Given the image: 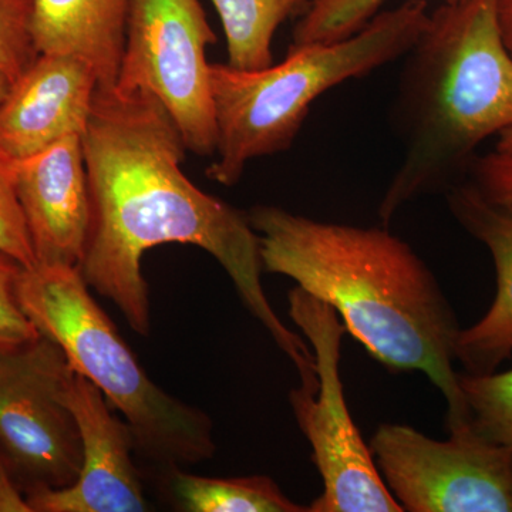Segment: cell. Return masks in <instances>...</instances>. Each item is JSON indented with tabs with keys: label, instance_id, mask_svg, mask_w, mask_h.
I'll return each instance as SVG.
<instances>
[{
	"label": "cell",
	"instance_id": "6da1fadb",
	"mask_svg": "<svg viewBox=\"0 0 512 512\" xmlns=\"http://www.w3.org/2000/svg\"><path fill=\"white\" fill-rule=\"evenodd\" d=\"M90 227L79 268L128 326L147 338L148 284L141 259L165 244L204 249L224 268L248 312L268 330L301 377L318 384L309 343L279 319L262 285L261 242L248 212L200 190L185 175V143L153 96L99 87L83 136Z\"/></svg>",
	"mask_w": 512,
	"mask_h": 512
},
{
	"label": "cell",
	"instance_id": "7a4b0ae2",
	"mask_svg": "<svg viewBox=\"0 0 512 512\" xmlns=\"http://www.w3.org/2000/svg\"><path fill=\"white\" fill-rule=\"evenodd\" d=\"M264 272L329 303L346 332L390 372H421L447 403V431L470 423L458 384L460 325L436 275L387 228L319 221L274 205L248 211Z\"/></svg>",
	"mask_w": 512,
	"mask_h": 512
},
{
	"label": "cell",
	"instance_id": "3957f363",
	"mask_svg": "<svg viewBox=\"0 0 512 512\" xmlns=\"http://www.w3.org/2000/svg\"><path fill=\"white\" fill-rule=\"evenodd\" d=\"M404 57L392 113L404 156L379 205L384 227L464 183L477 148L512 128V56L494 0H446Z\"/></svg>",
	"mask_w": 512,
	"mask_h": 512
},
{
	"label": "cell",
	"instance_id": "277c9868",
	"mask_svg": "<svg viewBox=\"0 0 512 512\" xmlns=\"http://www.w3.org/2000/svg\"><path fill=\"white\" fill-rule=\"evenodd\" d=\"M429 16L427 3L414 0L380 12L356 35L338 42L291 46L281 63L265 69L212 63L217 160L208 177L232 187L251 161L291 148L320 96L406 56Z\"/></svg>",
	"mask_w": 512,
	"mask_h": 512
},
{
	"label": "cell",
	"instance_id": "5b68a950",
	"mask_svg": "<svg viewBox=\"0 0 512 512\" xmlns=\"http://www.w3.org/2000/svg\"><path fill=\"white\" fill-rule=\"evenodd\" d=\"M89 288L79 266L36 264L23 268L18 295L40 335L55 340L74 372L124 417L140 456L164 473L211 460L217 444L210 416L147 376Z\"/></svg>",
	"mask_w": 512,
	"mask_h": 512
},
{
	"label": "cell",
	"instance_id": "8992f818",
	"mask_svg": "<svg viewBox=\"0 0 512 512\" xmlns=\"http://www.w3.org/2000/svg\"><path fill=\"white\" fill-rule=\"evenodd\" d=\"M288 301L289 316L311 346L318 375L316 392L301 386L289 393L322 478V493L308 505L309 512H403L346 403L340 376L345 325L329 303L299 286L289 292Z\"/></svg>",
	"mask_w": 512,
	"mask_h": 512
},
{
	"label": "cell",
	"instance_id": "52a82bcc",
	"mask_svg": "<svg viewBox=\"0 0 512 512\" xmlns=\"http://www.w3.org/2000/svg\"><path fill=\"white\" fill-rule=\"evenodd\" d=\"M217 42L200 0H130L116 87L150 94L174 121L185 147H217L208 47Z\"/></svg>",
	"mask_w": 512,
	"mask_h": 512
},
{
	"label": "cell",
	"instance_id": "ba28073f",
	"mask_svg": "<svg viewBox=\"0 0 512 512\" xmlns=\"http://www.w3.org/2000/svg\"><path fill=\"white\" fill-rule=\"evenodd\" d=\"M66 353L45 335L0 349V458L23 494L76 483L82 437L66 390Z\"/></svg>",
	"mask_w": 512,
	"mask_h": 512
},
{
	"label": "cell",
	"instance_id": "9c48e42d",
	"mask_svg": "<svg viewBox=\"0 0 512 512\" xmlns=\"http://www.w3.org/2000/svg\"><path fill=\"white\" fill-rule=\"evenodd\" d=\"M434 440L406 424H380L369 441L377 470L409 512H512V447L471 424Z\"/></svg>",
	"mask_w": 512,
	"mask_h": 512
},
{
	"label": "cell",
	"instance_id": "30bf717a",
	"mask_svg": "<svg viewBox=\"0 0 512 512\" xmlns=\"http://www.w3.org/2000/svg\"><path fill=\"white\" fill-rule=\"evenodd\" d=\"M82 437L83 463L76 483L26 495L36 512H143L150 510L133 460V433L96 384L74 372L66 390Z\"/></svg>",
	"mask_w": 512,
	"mask_h": 512
},
{
	"label": "cell",
	"instance_id": "8fae6325",
	"mask_svg": "<svg viewBox=\"0 0 512 512\" xmlns=\"http://www.w3.org/2000/svg\"><path fill=\"white\" fill-rule=\"evenodd\" d=\"M100 80L79 57L39 53L0 103V146L23 160L69 136H83Z\"/></svg>",
	"mask_w": 512,
	"mask_h": 512
},
{
	"label": "cell",
	"instance_id": "7c38bea8",
	"mask_svg": "<svg viewBox=\"0 0 512 512\" xmlns=\"http://www.w3.org/2000/svg\"><path fill=\"white\" fill-rule=\"evenodd\" d=\"M16 190L36 264L79 266L90 227L82 136H69L18 160Z\"/></svg>",
	"mask_w": 512,
	"mask_h": 512
},
{
	"label": "cell",
	"instance_id": "4fadbf2b",
	"mask_svg": "<svg viewBox=\"0 0 512 512\" xmlns=\"http://www.w3.org/2000/svg\"><path fill=\"white\" fill-rule=\"evenodd\" d=\"M451 214L493 256L497 295L476 325L457 336V362L470 375H487L512 355V207L495 204L471 183L447 192Z\"/></svg>",
	"mask_w": 512,
	"mask_h": 512
},
{
	"label": "cell",
	"instance_id": "5bb4252c",
	"mask_svg": "<svg viewBox=\"0 0 512 512\" xmlns=\"http://www.w3.org/2000/svg\"><path fill=\"white\" fill-rule=\"evenodd\" d=\"M130 0H32L37 53L72 55L89 63L100 87L119 73Z\"/></svg>",
	"mask_w": 512,
	"mask_h": 512
},
{
	"label": "cell",
	"instance_id": "9a60e30c",
	"mask_svg": "<svg viewBox=\"0 0 512 512\" xmlns=\"http://www.w3.org/2000/svg\"><path fill=\"white\" fill-rule=\"evenodd\" d=\"M171 494L188 512H309L293 503L271 477L211 478L194 476L183 468L167 473Z\"/></svg>",
	"mask_w": 512,
	"mask_h": 512
},
{
	"label": "cell",
	"instance_id": "2e32d148",
	"mask_svg": "<svg viewBox=\"0 0 512 512\" xmlns=\"http://www.w3.org/2000/svg\"><path fill=\"white\" fill-rule=\"evenodd\" d=\"M308 0H212L220 15L229 66L261 70L274 63L272 45L286 19Z\"/></svg>",
	"mask_w": 512,
	"mask_h": 512
},
{
	"label": "cell",
	"instance_id": "e0dca14e",
	"mask_svg": "<svg viewBox=\"0 0 512 512\" xmlns=\"http://www.w3.org/2000/svg\"><path fill=\"white\" fill-rule=\"evenodd\" d=\"M470 424L484 439L512 447V369L487 375L458 373Z\"/></svg>",
	"mask_w": 512,
	"mask_h": 512
},
{
	"label": "cell",
	"instance_id": "ac0fdd59",
	"mask_svg": "<svg viewBox=\"0 0 512 512\" xmlns=\"http://www.w3.org/2000/svg\"><path fill=\"white\" fill-rule=\"evenodd\" d=\"M386 0H308L292 33L291 46L332 43L360 32Z\"/></svg>",
	"mask_w": 512,
	"mask_h": 512
},
{
	"label": "cell",
	"instance_id": "d6986e66",
	"mask_svg": "<svg viewBox=\"0 0 512 512\" xmlns=\"http://www.w3.org/2000/svg\"><path fill=\"white\" fill-rule=\"evenodd\" d=\"M18 160L0 146V251L25 268L36 265L32 241L16 190Z\"/></svg>",
	"mask_w": 512,
	"mask_h": 512
},
{
	"label": "cell",
	"instance_id": "ffe728a7",
	"mask_svg": "<svg viewBox=\"0 0 512 512\" xmlns=\"http://www.w3.org/2000/svg\"><path fill=\"white\" fill-rule=\"evenodd\" d=\"M37 55L32 0H0V70L15 82Z\"/></svg>",
	"mask_w": 512,
	"mask_h": 512
},
{
	"label": "cell",
	"instance_id": "44dd1931",
	"mask_svg": "<svg viewBox=\"0 0 512 512\" xmlns=\"http://www.w3.org/2000/svg\"><path fill=\"white\" fill-rule=\"evenodd\" d=\"M25 266L0 251V349L15 348L39 338V330L28 318L18 295Z\"/></svg>",
	"mask_w": 512,
	"mask_h": 512
},
{
	"label": "cell",
	"instance_id": "7402d4cb",
	"mask_svg": "<svg viewBox=\"0 0 512 512\" xmlns=\"http://www.w3.org/2000/svg\"><path fill=\"white\" fill-rule=\"evenodd\" d=\"M471 184L495 204L512 207V151L497 150L471 164Z\"/></svg>",
	"mask_w": 512,
	"mask_h": 512
},
{
	"label": "cell",
	"instance_id": "603a6c76",
	"mask_svg": "<svg viewBox=\"0 0 512 512\" xmlns=\"http://www.w3.org/2000/svg\"><path fill=\"white\" fill-rule=\"evenodd\" d=\"M494 6L501 39L512 56V0H494Z\"/></svg>",
	"mask_w": 512,
	"mask_h": 512
},
{
	"label": "cell",
	"instance_id": "cb8c5ba5",
	"mask_svg": "<svg viewBox=\"0 0 512 512\" xmlns=\"http://www.w3.org/2000/svg\"><path fill=\"white\" fill-rule=\"evenodd\" d=\"M500 140L497 143V150L512 151V128L511 130L505 131L501 134Z\"/></svg>",
	"mask_w": 512,
	"mask_h": 512
},
{
	"label": "cell",
	"instance_id": "d4e9b609",
	"mask_svg": "<svg viewBox=\"0 0 512 512\" xmlns=\"http://www.w3.org/2000/svg\"><path fill=\"white\" fill-rule=\"evenodd\" d=\"M10 83L12 82H10L9 77L6 76L2 70H0V103H2V100L5 99L6 94H8Z\"/></svg>",
	"mask_w": 512,
	"mask_h": 512
}]
</instances>
